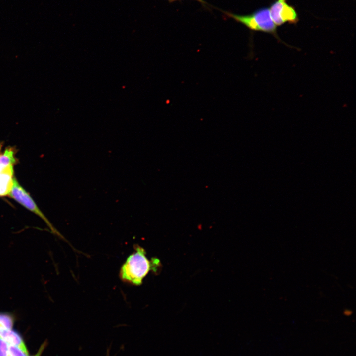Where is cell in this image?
Here are the masks:
<instances>
[{
	"label": "cell",
	"mask_w": 356,
	"mask_h": 356,
	"mask_svg": "<svg viewBox=\"0 0 356 356\" xmlns=\"http://www.w3.org/2000/svg\"><path fill=\"white\" fill-rule=\"evenodd\" d=\"M0 146V196L9 194L13 185V165L15 162L12 148L1 151Z\"/></svg>",
	"instance_id": "obj_3"
},
{
	"label": "cell",
	"mask_w": 356,
	"mask_h": 356,
	"mask_svg": "<svg viewBox=\"0 0 356 356\" xmlns=\"http://www.w3.org/2000/svg\"><path fill=\"white\" fill-rule=\"evenodd\" d=\"M225 14L251 30L270 33L280 40L277 34L276 25L271 17L268 7L260 8L248 15H239L227 12Z\"/></svg>",
	"instance_id": "obj_2"
},
{
	"label": "cell",
	"mask_w": 356,
	"mask_h": 356,
	"mask_svg": "<svg viewBox=\"0 0 356 356\" xmlns=\"http://www.w3.org/2000/svg\"><path fill=\"white\" fill-rule=\"evenodd\" d=\"M269 9L271 17L276 26H281L287 22L296 24L299 20L295 9L288 4L286 0H276Z\"/></svg>",
	"instance_id": "obj_5"
},
{
	"label": "cell",
	"mask_w": 356,
	"mask_h": 356,
	"mask_svg": "<svg viewBox=\"0 0 356 356\" xmlns=\"http://www.w3.org/2000/svg\"><path fill=\"white\" fill-rule=\"evenodd\" d=\"M14 324L13 317L6 313H0V327L12 329Z\"/></svg>",
	"instance_id": "obj_7"
},
{
	"label": "cell",
	"mask_w": 356,
	"mask_h": 356,
	"mask_svg": "<svg viewBox=\"0 0 356 356\" xmlns=\"http://www.w3.org/2000/svg\"><path fill=\"white\" fill-rule=\"evenodd\" d=\"M345 314H349L351 313L352 312L349 310H346L345 311Z\"/></svg>",
	"instance_id": "obj_12"
},
{
	"label": "cell",
	"mask_w": 356,
	"mask_h": 356,
	"mask_svg": "<svg viewBox=\"0 0 356 356\" xmlns=\"http://www.w3.org/2000/svg\"><path fill=\"white\" fill-rule=\"evenodd\" d=\"M154 265H158V260L151 264L146 256L145 250L137 246L135 251L130 255L122 266L120 276L124 282L134 285H140L143 278Z\"/></svg>",
	"instance_id": "obj_1"
},
{
	"label": "cell",
	"mask_w": 356,
	"mask_h": 356,
	"mask_svg": "<svg viewBox=\"0 0 356 356\" xmlns=\"http://www.w3.org/2000/svg\"><path fill=\"white\" fill-rule=\"evenodd\" d=\"M125 349V346L124 344H122L120 346V350H122V351H124Z\"/></svg>",
	"instance_id": "obj_13"
},
{
	"label": "cell",
	"mask_w": 356,
	"mask_h": 356,
	"mask_svg": "<svg viewBox=\"0 0 356 356\" xmlns=\"http://www.w3.org/2000/svg\"><path fill=\"white\" fill-rule=\"evenodd\" d=\"M9 195L19 203L41 217L45 222L53 233L62 237L61 234L54 228L47 218L38 207L30 195L19 184L15 178H13L12 187Z\"/></svg>",
	"instance_id": "obj_4"
},
{
	"label": "cell",
	"mask_w": 356,
	"mask_h": 356,
	"mask_svg": "<svg viewBox=\"0 0 356 356\" xmlns=\"http://www.w3.org/2000/svg\"><path fill=\"white\" fill-rule=\"evenodd\" d=\"M0 337L8 344L16 346L24 351L28 353L22 338L12 329L0 327Z\"/></svg>",
	"instance_id": "obj_6"
},
{
	"label": "cell",
	"mask_w": 356,
	"mask_h": 356,
	"mask_svg": "<svg viewBox=\"0 0 356 356\" xmlns=\"http://www.w3.org/2000/svg\"><path fill=\"white\" fill-rule=\"evenodd\" d=\"M0 356H9L8 344L0 337Z\"/></svg>",
	"instance_id": "obj_9"
},
{
	"label": "cell",
	"mask_w": 356,
	"mask_h": 356,
	"mask_svg": "<svg viewBox=\"0 0 356 356\" xmlns=\"http://www.w3.org/2000/svg\"><path fill=\"white\" fill-rule=\"evenodd\" d=\"M8 351L9 356H28V353L15 345L8 344Z\"/></svg>",
	"instance_id": "obj_8"
},
{
	"label": "cell",
	"mask_w": 356,
	"mask_h": 356,
	"mask_svg": "<svg viewBox=\"0 0 356 356\" xmlns=\"http://www.w3.org/2000/svg\"><path fill=\"white\" fill-rule=\"evenodd\" d=\"M46 345H47V341H45L41 345V346H40L37 353L36 354H35L34 355H33L31 356H41L42 352H43V351L46 347Z\"/></svg>",
	"instance_id": "obj_10"
},
{
	"label": "cell",
	"mask_w": 356,
	"mask_h": 356,
	"mask_svg": "<svg viewBox=\"0 0 356 356\" xmlns=\"http://www.w3.org/2000/svg\"><path fill=\"white\" fill-rule=\"evenodd\" d=\"M169 0V1H174L178 0ZM198 0V1H200V2H203V0Z\"/></svg>",
	"instance_id": "obj_14"
},
{
	"label": "cell",
	"mask_w": 356,
	"mask_h": 356,
	"mask_svg": "<svg viewBox=\"0 0 356 356\" xmlns=\"http://www.w3.org/2000/svg\"><path fill=\"white\" fill-rule=\"evenodd\" d=\"M112 345V342H111L110 343L109 346L107 348L105 356H110V350L111 349Z\"/></svg>",
	"instance_id": "obj_11"
}]
</instances>
